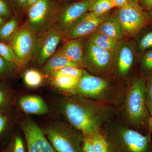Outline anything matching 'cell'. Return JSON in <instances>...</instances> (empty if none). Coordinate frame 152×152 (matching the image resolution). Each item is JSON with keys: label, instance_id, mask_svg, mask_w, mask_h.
Segmentation results:
<instances>
[{"label": "cell", "instance_id": "obj_38", "mask_svg": "<svg viewBox=\"0 0 152 152\" xmlns=\"http://www.w3.org/2000/svg\"><path fill=\"white\" fill-rule=\"evenodd\" d=\"M115 8H120L126 5L130 1V0H111Z\"/></svg>", "mask_w": 152, "mask_h": 152}, {"label": "cell", "instance_id": "obj_35", "mask_svg": "<svg viewBox=\"0 0 152 152\" xmlns=\"http://www.w3.org/2000/svg\"><path fill=\"white\" fill-rule=\"evenodd\" d=\"M137 3L145 12H149L152 9V0H137Z\"/></svg>", "mask_w": 152, "mask_h": 152}, {"label": "cell", "instance_id": "obj_7", "mask_svg": "<svg viewBox=\"0 0 152 152\" xmlns=\"http://www.w3.org/2000/svg\"><path fill=\"white\" fill-rule=\"evenodd\" d=\"M38 35L26 23L18 27L12 37L11 46L24 66L32 60L35 53Z\"/></svg>", "mask_w": 152, "mask_h": 152}, {"label": "cell", "instance_id": "obj_19", "mask_svg": "<svg viewBox=\"0 0 152 152\" xmlns=\"http://www.w3.org/2000/svg\"><path fill=\"white\" fill-rule=\"evenodd\" d=\"M66 66H74L80 68L66 57L55 53L45 63L43 71L45 75H50L53 72Z\"/></svg>", "mask_w": 152, "mask_h": 152}, {"label": "cell", "instance_id": "obj_31", "mask_svg": "<svg viewBox=\"0 0 152 152\" xmlns=\"http://www.w3.org/2000/svg\"><path fill=\"white\" fill-rule=\"evenodd\" d=\"M145 99L148 110L152 118V74L148 77L146 84Z\"/></svg>", "mask_w": 152, "mask_h": 152}, {"label": "cell", "instance_id": "obj_22", "mask_svg": "<svg viewBox=\"0 0 152 152\" xmlns=\"http://www.w3.org/2000/svg\"><path fill=\"white\" fill-rule=\"evenodd\" d=\"M18 19L12 18L0 28V40L10 42L12 37L18 28Z\"/></svg>", "mask_w": 152, "mask_h": 152}, {"label": "cell", "instance_id": "obj_16", "mask_svg": "<svg viewBox=\"0 0 152 152\" xmlns=\"http://www.w3.org/2000/svg\"><path fill=\"white\" fill-rule=\"evenodd\" d=\"M97 31L118 40L122 41L125 37L121 25L115 13L103 22Z\"/></svg>", "mask_w": 152, "mask_h": 152}, {"label": "cell", "instance_id": "obj_21", "mask_svg": "<svg viewBox=\"0 0 152 152\" xmlns=\"http://www.w3.org/2000/svg\"><path fill=\"white\" fill-rule=\"evenodd\" d=\"M144 31L139 37L137 41V50L140 55L152 49V25L143 28Z\"/></svg>", "mask_w": 152, "mask_h": 152}, {"label": "cell", "instance_id": "obj_9", "mask_svg": "<svg viewBox=\"0 0 152 152\" xmlns=\"http://www.w3.org/2000/svg\"><path fill=\"white\" fill-rule=\"evenodd\" d=\"M64 33L53 27L38 34L35 53L33 59L40 65L45 64L56 52L57 47L64 38Z\"/></svg>", "mask_w": 152, "mask_h": 152}, {"label": "cell", "instance_id": "obj_6", "mask_svg": "<svg viewBox=\"0 0 152 152\" xmlns=\"http://www.w3.org/2000/svg\"><path fill=\"white\" fill-rule=\"evenodd\" d=\"M115 14L122 27L125 36L136 35L143 29L152 25V19L137 3L130 1L118 8Z\"/></svg>", "mask_w": 152, "mask_h": 152}, {"label": "cell", "instance_id": "obj_18", "mask_svg": "<svg viewBox=\"0 0 152 152\" xmlns=\"http://www.w3.org/2000/svg\"><path fill=\"white\" fill-rule=\"evenodd\" d=\"M88 40L99 48L113 53L118 50L122 43V41L110 37L97 31L89 36Z\"/></svg>", "mask_w": 152, "mask_h": 152}, {"label": "cell", "instance_id": "obj_1", "mask_svg": "<svg viewBox=\"0 0 152 152\" xmlns=\"http://www.w3.org/2000/svg\"><path fill=\"white\" fill-rule=\"evenodd\" d=\"M62 111L71 126L88 138L101 132L112 115L107 106L77 96L66 99Z\"/></svg>", "mask_w": 152, "mask_h": 152}, {"label": "cell", "instance_id": "obj_41", "mask_svg": "<svg viewBox=\"0 0 152 152\" xmlns=\"http://www.w3.org/2000/svg\"><path fill=\"white\" fill-rule=\"evenodd\" d=\"M148 12V14L149 15V16L150 17H151V18L152 20V9L151 11H150L149 12Z\"/></svg>", "mask_w": 152, "mask_h": 152}, {"label": "cell", "instance_id": "obj_23", "mask_svg": "<svg viewBox=\"0 0 152 152\" xmlns=\"http://www.w3.org/2000/svg\"><path fill=\"white\" fill-rule=\"evenodd\" d=\"M0 56L9 62L14 64L17 67L24 66L20 60L15 54L10 45L7 44L0 41Z\"/></svg>", "mask_w": 152, "mask_h": 152}, {"label": "cell", "instance_id": "obj_37", "mask_svg": "<svg viewBox=\"0 0 152 152\" xmlns=\"http://www.w3.org/2000/svg\"><path fill=\"white\" fill-rule=\"evenodd\" d=\"M7 122V118L6 116L3 114H0V135L5 130Z\"/></svg>", "mask_w": 152, "mask_h": 152}, {"label": "cell", "instance_id": "obj_11", "mask_svg": "<svg viewBox=\"0 0 152 152\" xmlns=\"http://www.w3.org/2000/svg\"><path fill=\"white\" fill-rule=\"evenodd\" d=\"M113 53L97 46L87 40L83 51V64L94 72H102L108 69L111 64Z\"/></svg>", "mask_w": 152, "mask_h": 152}, {"label": "cell", "instance_id": "obj_14", "mask_svg": "<svg viewBox=\"0 0 152 152\" xmlns=\"http://www.w3.org/2000/svg\"><path fill=\"white\" fill-rule=\"evenodd\" d=\"M86 42L84 38L69 40L55 53L62 55L80 67H84L83 59Z\"/></svg>", "mask_w": 152, "mask_h": 152}, {"label": "cell", "instance_id": "obj_5", "mask_svg": "<svg viewBox=\"0 0 152 152\" xmlns=\"http://www.w3.org/2000/svg\"><path fill=\"white\" fill-rule=\"evenodd\" d=\"M63 7L55 0H38L27 10V24L39 34L54 26Z\"/></svg>", "mask_w": 152, "mask_h": 152}, {"label": "cell", "instance_id": "obj_13", "mask_svg": "<svg viewBox=\"0 0 152 152\" xmlns=\"http://www.w3.org/2000/svg\"><path fill=\"white\" fill-rule=\"evenodd\" d=\"M108 87V83L105 80L92 75L83 70L77 85L72 92L86 97L98 99L103 96Z\"/></svg>", "mask_w": 152, "mask_h": 152}, {"label": "cell", "instance_id": "obj_40", "mask_svg": "<svg viewBox=\"0 0 152 152\" xmlns=\"http://www.w3.org/2000/svg\"><path fill=\"white\" fill-rule=\"evenodd\" d=\"M6 22L5 21L4 19L0 16V28Z\"/></svg>", "mask_w": 152, "mask_h": 152}, {"label": "cell", "instance_id": "obj_25", "mask_svg": "<svg viewBox=\"0 0 152 152\" xmlns=\"http://www.w3.org/2000/svg\"><path fill=\"white\" fill-rule=\"evenodd\" d=\"M1 152H28L26 144L21 136L15 135Z\"/></svg>", "mask_w": 152, "mask_h": 152}, {"label": "cell", "instance_id": "obj_12", "mask_svg": "<svg viewBox=\"0 0 152 152\" xmlns=\"http://www.w3.org/2000/svg\"><path fill=\"white\" fill-rule=\"evenodd\" d=\"M96 0H79L63 7L53 26L56 29L65 31L81 17L88 12Z\"/></svg>", "mask_w": 152, "mask_h": 152}, {"label": "cell", "instance_id": "obj_24", "mask_svg": "<svg viewBox=\"0 0 152 152\" xmlns=\"http://www.w3.org/2000/svg\"><path fill=\"white\" fill-rule=\"evenodd\" d=\"M24 82L30 88H35L39 86L43 81V76L39 71L30 69L25 72Z\"/></svg>", "mask_w": 152, "mask_h": 152}, {"label": "cell", "instance_id": "obj_34", "mask_svg": "<svg viewBox=\"0 0 152 152\" xmlns=\"http://www.w3.org/2000/svg\"><path fill=\"white\" fill-rule=\"evenodd\" d=\"M8 97V93L6 88L2 85L0 84V108L5 104Z\"/></svg>", "mask_w": 152, "mask_h": 152}, {"label": "cell", "instance_id": "obj_42", "mask_svg": "<svg viewBox=\"0 0 152 152\" xmlns=\"http://www.w3.org/2000/svg\"><path fill=\"white\" fill-rule=\"evenodd\" d=\"M150 131H151V133L152 134V121L151 122V124H150Z\"/></svg>", "mask_w": 152, "mask_h": 152}, {"label": "cell", "instance_id": "obj_4", "mask_svg": "<svg viewBox=\"0 0 152 152\" xmlns=\"http://www.w3.org/2000/svg\"><path fill=\"white\" fill-rule=\"evenodd\" d=\"M43 130L57 152H83V143L85 136L72 126L54 122Z\"/></svg>", "mask_w": 152, "mask_h": 152}, {"label": "cell", "instance_id": "obj_20", "mask_svg": "<svg viewBox=\"0 0 152 152\" xmlns=\"http://www.w3.org/2000/svg\"><path fill=\"white\" fill-rule=\"evenodd\" d=\"M79 79L71 76L61 75L52 78V85L60 89L72 91L75 88Z\"/></svg>", "mask_w": 152, "mask_h": 152}, {"label": "cell", "instance_id": "obj_2", "mask_svg": "<svg viewBox=\"0 0 152 152\" xmlns=\"http://www.w3.org/2000/svg\"><path fill=\"white\" fill-rule=\"evenodd\" d=\"M151 134L150 131L144 135L125 125L118 124L110 127L103 134L108 152H152Z\"/></svg>", "mask_w": 152, "mask_h": 152}, {"label": "cell", "instance_id": "obj_39", "mask_svg": "<svg viewBox=\"0 0 152 152\" xmlns=\"http://www.w3.org/2000/svg\"><path fill=\"white\" fill-rule=\"evenodd\" d=\"M38 1V0H28V10L30 7L33 5L35 3L37 2Z\"/></svg>", "mask_w": 152, "mask_h": 152}, {"label": "cell", "instance_id": "obj_33", "mask_svg": "<svg viewBox=\"0 0 152 152\" xmlns=\"http://www.w3.org/2000/svg\"><path fill=\"white\" fill-rule=\"evenodd\" d=\"M10 9L5 0H0V16L3 19L7 18L10 14Z\"/></svg>", "mask_w": 152, "mask_h": 152}, {"label": "cell", "instance_id": "obj_3", "mask_svg": "<svg viewBox=\"0 0 152 152\" xmlns=\"http://www.w3.org/2000/svg\"><path fill=\"white\" fill-rule=\"evenodd\" d=\"M146 81L143 78L136 79L125 101V117L130 124L135 126L150 128L152 121L146 102Z\"/></svg>", "mask_w": 152, "mask_h": 152}, {"label": "cell", "instance_id": "obj_36", "mask_svg": "<svg viewBox=\"0 0 152 152\" xmlns=\"http://www.w3.org/2000/svg\"><path fill=\"white\" fill-rule=\"evenodd\" d=\"M83 152H96L89 138L86 137L83 141Z\"/></svg>", "mask_w": 152, "mask_h": 152}, {"label": "cell", "instance_id": "obj_8", "mask_svg": "<svg viewBox=\"0 0 152 152\" xmlns=\"http://www.w3.org/2000/svg\"><path fill=\"white\" fill-rule=\"evenodd\" d=\"M110 15V12L99 15L92 12H88L64 32V38L69 40L90 36Z\"/></svg>", "mask_w": 152, "mask_h": 152}, {"label": "cell", "instance_id": "obj_32", "mask_svg": "<svg viewBox=\"0 0 152 152\" xmlns=\"http://www.w3.org/2000/svg\"><path fill=\"white\" fill-rule=\"evenodd\" d=\"M14 10L17 12L27 11L28 0H9Z\"/></svg>", "mask_w": 152, "mask_h": 152}, {"label": "cell", "instance_id": "obj_27", "mask_svg": "<svg viewBox=\"0 0 152 152\" xmlns=\"http://www.w3.org/2000/svg\"><path fill=\"white\" fill-rule=\"evenodd\" d=\"M83 69L81 68L74 66H66L52 72L50 76L51 77L57 76L66 75L80 78L83 75Z\"/></svg>", "mask_w": 152, "mask_h": 152}, {"label": "cell", "instance_id": "obj_10", "mask_svg": "<svg viewBox=\"0 0 152 152\" xmlns=\"http://www.w3.org/2000/svg\"><path fill=\"white\" fill-rule=\"evenodd\" d=\"M22 129L28 152H57L47 139L43 130L33 120L27 119L24 121Z\"/></svg>", "mask_w": 152, "mask_h": 152}, {"label": "cell", "instance_id": "obj_29", "mask_svg": "<svg viewBox=\"0 0 152 152\" xmlns=\"http://www.w3.org/2000/svg\"><path fill=\"white\" fill-rule=\"evenodd\" d=\"M140 64L142 69L148 77L152 74V49L140 55Z\"/></svg>", "mask_w": 152, "mask_h": 152}, {"label": "cell", "instance_id": "obj_26", "mask_svg": "<svg viewBox=\"0 0 152 152\" xmlns=\"http://www.w3.org/2000/svg\"><path fill=\"white\" fill-rule=\"evenodd\" d=\"M114 8L115 6L111 0H96L90 7L88 12L102 15L109 12Z\"/></svg>", "mask_w": 152, "mask_h": 152}, {"label": "cell", "instance_id": "obj_17", "mask_svg": "<svg viewBox=\"0 0 152 152\" xmlns=\"http://www.w3.org/2000/svg\"><path fill=\"white\" fill-rule=\"evenodd\" d=\"M118 50L117 62L118 72L120 75L124 77L132 66L135 55L132 47L127 44L121 46Z\"/></svg>", "mask_w": 152, "mask_h": 152}, {"label": "cell", "instance_id": "obj_30", "mask_svg": "<svg viewBox=\"0 0 152 152\" xmlns=\"http://www.w3.org/2000/svg\"><path fill=\"white\" fill-rule=\"evenodd\" d=\"M17 66L9 62L0 56V77H4L12 74Z\"/></svg>", "mask_w": 152, "mask_h": 152}, {"label": "cell", "instance_id": "obj_43", "mask_svg": "<svg viewBox=\"0 0 152 152\" xmlns=\"http://www.w3.org/2000/svg\"><path fill=\"white\" fill-rule=\"evenodd\" d=\"M131 1L137 3V0H130Z\"/></svg>", "mask_w": 152, "mask_h": 152}, {"label": "cell", "instance_id": "obj_15", "mask_svg": "<svg viewBox=\"0 0 152 152\" xmlns=\"http://www.w3.org/2000/svg\"><path fill=\"white\" fill-rule=\"evenodd\" d=\"M19 105L24 112L28 114L42 115L48 113V108L41 97L36 95H27L21 98Z\"/></svg>", "mask_w": 152, "mask_h": 152}, {"label": "cell", "instance_id": "obj_28", "mask_svg": "<svg viewBox=\"0 0 152 152\" xmlns=\"http://www.w3.org/2000/svg\"><path fill=\"white\" fill-rule=\"evenodd\" d=\"M89 138L96 152H108L105 137L102 132L93 135Z\"/></svg>", "mask_w": 152, "mask_h": 152}]
</instances>
